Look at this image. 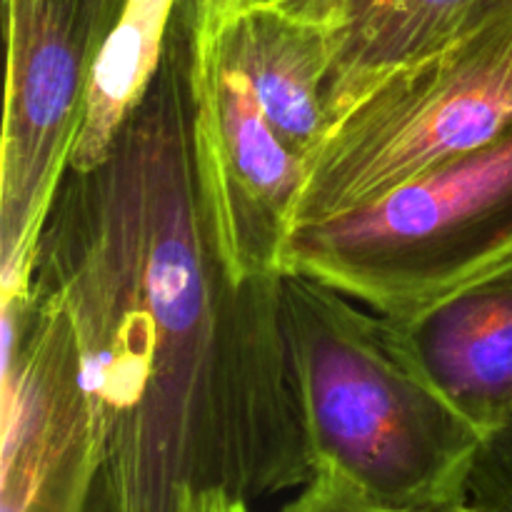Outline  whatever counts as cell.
Segmentation results:
<instances>
[{
	"mask_svg": "<svg viewBox=\"0 0 512 512\" xmlns=\"http://www.w3.org/2000/svg\"><path fill=\"white\" fill-rule=\"evenodd\" d=\"M400 328L435 385L485 435L512 423V265Z\"/></svg>",
	"mask_w": 512,
	"mask_h": 512,
	"instance_id": "9",
	"label": "cell"
},
{
	"mask_svg": "<svg viewBox=\"0 0 512 512\" xmlns=\"http://www.w3.org/2000/svg\"><path fill=\"white\" fill-rule=\"evenodd\" d=\"M273 3H278L280 8L288 10L295 18L308 20V23H315L335 33L343 25L353 0H273Z\"/></svg>",
	"mask_w": 512,
	"mask_h": 512,
	"instance_id": "14",
	"label": "cell"
},
{
	"mask_svg": "<svg viewBox=\"0 0 512 512\" xmlns=\"http://www.w3.org/2000/svg\"><path fill=\"white\" fill-rule=\"evenodd\" d=\"M0 512H90L95 440L65 310L33 285L0 290Z\"/></svg>",
	"mask_w": 512,
	"mask_h": 512,
	"instance_id": "7",
	"label": "cell"
},
{
	"mask_svg": "<svg viewBox=\"0 0 512 512\" xmlns=\"http://www.w3.org/2000/svg\"><path fill=\"white\" fill-rule=\"evenodd\" d=\"M178 512H253L248 500L230 495L225 490H190L180 500Z\"/></svg>",
	"mask_w": 512,
	"mask_h": 512,
	"instance_id": "15",
	"label": "cell"
},
{
	"mask_svg": "<svg viewBox=\"0 0 512 512\" xmlns=\"http://www.w3.org/2000/svg\"><path fill=\"white\" fill-rule=\"evenodd\" d=\"M180 0L153 83L90 168H65L30 265L73 325L95 440L90 512L270 498L313 478L283 273L235 285L198 203Z\"/></svg>",
	"mask_w": 512,
	"mask_h": 512,
	"instance_id": "1",
	"label": "cell"
},
{
	"mask_svg": "<svg viewBox=\"0 0 512 512\" xmlns=\"http://www.w3.org/2000/svg\"><path fill=\"white\" fill-rule=\"evenodd\" d=\"M283 300L313 470L390 510L468 505L485 433L435 385L398 320L293 270Z\"/></svg>",
	"mask_w": 512,
	"mask_h": 512,
	"instance_id": "2",
	"label": "cell"
},
{
	"mask_svg": "<svg viewBox=\"0 0 512 512\" xmlns=\"http://www.w3.org/2000/svg\"><path fill=\"white\" fill-rule=\"evenodd\" d=\"M512 135V10L370 85L305 168L293 228L383 198Z\"/></svg>",
	"mask_w": 512,
	"mask_h": 512,
	"instance_id": "4",
	"label": "cell"
},
{
	"mask_svg": "<svg viewBox=\"0 0 512 512\" xmlns=\"http://www.w3.org/2000/svg\"><path fill=\"white\" fill-rule=\"evenodd\" d=\"M128 0H5L0 290L28 288L35 240L70 163L95 65Z\"/></svg>",
	"mask_w": 512,
	"mask_h": 512,
	"instance_id": "5",
	"label": "cell"
},
{
	"mask_svg": "<svg viewBox=\"0 0 512 512\" xmlns=\"http://www.w3.org/2000/svg\"><path fill=\"white\" fill-rule=\"evenodd\" d=\"M285 270L413 320L512 265V135L383 198L290 230Z\"/></svg>",
	"mask_w": 512,
	"mask_h": 512,
	"instance_id": "3",
	"label": "cell"
},
{
	"mask_svg": "<svg viewBox=\"0 0 512 512\" xmlns=\"http://www.w3.org/2000/svg\"><path fill=\"white\" fill-rule=\"evenodd\" d=\"M178 5L180 0H128L95 65L70 150V168H90L103 158L118 128L153 83Z\"/></svg>",
	"mask_w": 512,
	"mask_h": 512,
	"instance_id": "11",
	"label": "cell"
},
{
	"mask_svg": "<svg viewBox=\"0 0 512 512\" xmlns=\"http://www.w3.org/2000/svg\"><path fill=\"white\" fill-rule=\"evenodd\" d=\"M200 23L213 30L220 53L245 75L265 118L308 168L330 130L325 83L333 30L295 18L273 0H253L228 18Z\"/></svg>",
	"mask_w": 512,
	"mask_h": 512,
	"instance_id": "8",
	"label": "cell"
},
{
	"mask_svg": "<svg viewBox=\"0 0 512 512\" xmlns=\"http://www.w3.org/2000/svg\"><path fill=\"white\" fill-rule=\"evenodd\" d=\"M195 185L210 245L235 285L285 273L305 163L198 20L190 63Z\"/></svg>",
	"mask_w": 512,
	"mask_h": 512,
	"instance_id": "6",
	"label": "cell"
},
{
	"mask_svg": "<svg viewBox=\"0 0 512 512\" xmlns=\"http://www.w3.org/2000/svg\"><path fill=\"white\" fill-rule=\"evenodd\" d=\"M283 512H478L470 505L450 510H390L370 503L338 473L328 468H315L313 478L303 485V493L285 505Z\"/></svg>",
	"mask_w": 512,
	"mask_h": 512,
	"instance_id": "13",
	"label": "cell"
},
{
	"mask_svg": "<svg viewBox=\"0 0 512 512\" xmlns=\"http://www.w3.org/2000/svg\"><path fill=\"white\" fill-rule=\"evenodd\" d=\"M480 0H353L325 83L330 125L385 73L463 33Z\"/></svg>",
	"mask_w": 512,
	"mask_h": 512,
	"instance_id": "10",
	"label": "cell"
},
{
	"mask_svg": "<svg viewBox=\"0 0 512 512\" xmlns=\"http://www.w3.org/2000/svg\"><path fill=\"white\" fill-rule=\"evenodd\" d=\"M510 10H512V0H480L478 8H475V13H473V20H470V25L480 23V20H485V18H493V15L510 13Z\"/></svg>",
	"mask_w": 512,
	"mask_h": 512,
	"instance_id": "17",
	"label": "cell"
},
{
	"mask_svg": "<svg viewBox=\"0 0 512 512\" xmlns=\"http://www.w3.org/2000/svg\"><path fill=\"white\" fill-rule=\"evenodd\" d=\"M468 505L478 512H512V423L485 435L470 473Z\"/></svg>",
	"mask_w": 512,
	"mask_h": 512,
	"instance_id": "12",
	"label": "cell"
},
{
	"mask_svg": "<svg viewBox=\"0 0 512 512\" xmlns=\"http://www.w3.org/2000/svg\"><path fill=\"white\" fill-rule=\"evenodd\" d=\"M248 3H253V0H198V18L205 23H215V20L233 15L235 10L245 8Z\"/></svg>",
	"mask_w": 512,
	"mask_h": 512,
	"instance_id": "16",
	"label": "cell"
}]
</instances>
